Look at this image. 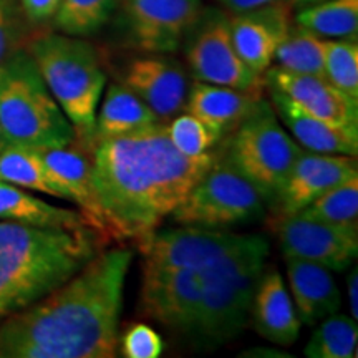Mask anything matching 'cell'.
Listing matches in <instances>:
<instances>
[{
  "label": "cell",
  "instance_id": "cell-30",
  "mask_svg": "<svg viewBox=\"0 0 358 358\" xmlns=\"http://www.w3.org/2000/svg\"><path fill=\"white\" fill-rule=\"evenodd\" d=\"M115 0H62L52 19L62 34L88 37L110 20Z\"/></svg>",
  "mask_w": 358,
  "mask_h": 358
},
{
  "label": "cell",
  "instance_id": "cell-25",
  "mask_svg": "<svg viewBox=\"0 0 358 358\" xmlns=\"http://www.w3.org/2000/svg\"><path fill=\"white\" fill-rule=\"evenodd\" d=\"M295 22L320 38L357 40L358 0H324L302 7Z\"/></svg>",
  "mask_w": 358,
  "mask_h": 358
},
{
  "label": "cell",
  "instance_id": "cell-12",
  "mask_svg": "<svg viewBox=\"0 0 358 358\" xmlns=\"http://www.w3.org/2000/svg\"><path fill=\"white\" fill-rule=\"evenodd\" d=\"M274 231L285 259H301L330 271H343L357 257L358 226H335L301 214H280Z\"/></svg>",
  "mask_w": 358,
  "mask_h": 358
},
{
  "label": "cell",
  "instance_id": "cell-13",
  "mask_svg": "<svg viewBox=\"0 0 358 358\" xmlns=\"http://www.w3.org/2000/svg\"><path fill=\"white\" fill-rule=\"evenodd\" d=\"M203 8V0H124L129 37L146 53L176 52Z\"/></svg>",
  "mask_w": 358,
  "mask_h": 358
},
{
  "label": "cell",
  "instance_id": "cell-23",
  "mask_svg": "<svg viewBox=\"0 0 358 358\" xmlns=\"http://www.w3.org/2000/svg\"><path fill=\"white\" fill-rule=\"evenodd\" d=\"M158 124L164 123H161L155 111L140 96L134 95L124 85L110 83L106 87L100 111H96L90 150L100 141L158 127Z\"/></svg>",
  "mask_w": 358,
  "mask_h": 358
},
{
  "label": "cell",
  "instance_id": "cell-16",
  "mask_svg": "<svg viewBox=\"0 0 358 358\" xmlns=\"http://www.w3.org/2000/svg\"><path fill=\"white\" fill-rule=\"evenodd\" d=\"M357 174V156L302 150L275 203L284 216L297 214L319 196Z\"/></svg>",
  "mask_w": 358,
  "mask_h": 358
},
{
  "label": "cell",
  "instance_id": "cell-4",
  "mask_svg": "<svg viewBox=\"0 0 358 358\" xmlns=\"http://www.w3.org/2000/svg\"><path fill=\"white\" fill-rule=\"evenodd\" d=\"M0 138L3 145L34 150L75 143L73 127L27 50L0 64Z\"/></svg>",
  "mask_w": 358,
  "mask_h": 358
},
{
  "label": "cell",
  "instance_id": "cell-31",
  "mask_svg": "<svg viewBox=\"0 0 358 358\" xmlns=\"http://www.w3.org/2000/svg\"><path fill=\"white\" fill-rule=\"evenodd\" d=\"M325 78L358 101V45L355 38L324 40Z\"/></svg>",
  "mask_w": 358,
  "mask_h": 358
},
{
  "label": "cell",
  "instance_id": "cell-24",
  "mask_svg": "<svg viewBox=\"0 0 358 358\" xmlns=\"http://www.w3.org/2000/svg\"><path fill=\"white\" fill-rule=\"evenodd\" d=\"M0 221L55 229H92L80 211L57 208L29 194L22 187L3 181L0 182Z\"/></svg>",
  "mask_w": 358,
  "mask_h": 358
},
{
  "label": "cell",
  "instance_id": "cell-37",
  "mask_svg": "<svg viewBox=\"0 0 358 358\" xmlns=\"http://www.w3.org/2000/svg\"><path fill=\"white\" fill-rule=\"evenodd\" d=\"M357 285H358V274L353 271L347 279V289H348V302H350V312L352 319L357 320L358 317V301H357Z\"/></svg>",
  "mask_w": 358,
  "mask_h": 358
},
{
  "label": "cell",
  "instance_id": "cell-36",
  "mask_svg": "<svg viewBox=\"0 0 358 358\" xmlns=\"http://www.w3.org/2000/svg\"><path fill=\"white\" fill-rule=\"evenodd\" d=\"M221 3L224 8L232 13H241L254 10V8H261L266 6H272V3H287L289 0H216Z\"/></svg>",
  "mask_w": 358,
  "mask_h": 358
},
{
  "label": "cell",
  "instance_id": "cell-14",
  "mask_svg": "<svg viewBox=\"0 0 358 358\" xmlns=\"http://www.w3.org/2000/svg\"><path fill=\"white\" fill-rule=\"evenodd\" d=\"M264 83L279 90L322 122L358 136V101L335 88L327 78L294 73L275 65L264 71Z\"/></svg>",
  "mask_w": 358,
  "mask_h": 358
},
{
  "label": "cell",
  "instance_id": "cell-2",
  "mask_svg": "<svg viewBox=\"0 0 358 358\" xmlns=\"http://www.w3.org/2000/svg\"><path fill=\"white\" fill-rule=\"evenodd\" d=\"M90 151L106 231L118 241H140L158 229L216 159L179 153L164 124L100 141Z\"/></svg>",
  "mask_w": 358,
  "mask_h": 358
},
{
  "label": "cell",
  "instance_id": "cell-22",
  "mask_svg": "<svg viewBox=\"0 0 358 358\" xmlns=\"http://www.w3.org/2000/svg\"><path fill=\"white\" fill-rule=\"evenodd\" d=\"M271 90V100L277 118L292 133L294 140H297L299 145L315 153L357 156L358 136L322 122L320 118L301 108L279 90Z\"/></svg>",
  "mask_w": 358,
  "mask_h": 358
},
{
  "label": "cell",
  "instance_id": "cell-10",
  "mask_svg": "<svg viewBox=\"0 0 358 358\" xmlns=\"http://www.w3.org/2000/svg\"><path fill=\"white\" fill-rule=\"evenodd\" d=\"M185 43L187 65L198 82L261 93L262 77L241 60L226 13L203 8Z\"/></svg>",
  "mask_w": 358,
  "mask_h": 358
},
{
  "label": "cell",
  "instance_id": "cell-6",
  "mask_svg": "<svg viewBox=\"0 0 358 358\" xmlns=\"http://www.w3.org/2000/svg\"><path fill=\"white\" fill-rule=\"evenodd\" d=\"M136 243L145 264L189 268L198 274L249 262H266L268 254L266 237L213 231L204 226L153 231Z\"/></svg>",
  "mask_w": 358,
  "mask_h": 358
},
{
  "label": "cell",
  "instance_id": "cell-8",
  "mask_svg": "<svg viewBox=\"0 0 358 358\" xmlns=\"http://www.w3.org/2000/svg\"><path fill=\"white\" fill-rule=\"evenodd\" d=\"M262 192L226 159H214L186 199L171 213L179 226H244L266 216Z\"/></svg>",
  "mask_w": 358,
  "mask_h": 358
},
{
  "label": "cell",
  "instance_id": "cell-11",
  "mask_svg": "<svg viewBox=\"0 0 358 358\" xmlns=\"http://www.w3.org/2000/svg\"><path fill=\"white\" fill-rule=\"evenodd\" d=\"M201 287L203 279L198 272L143 262V315L191 340L198 320Z\"/></svg>",
  "mask_w": 358,
  "mask_h": 358
},
{
  "label": "cell",
  "instance_id": "cell-38",
  "mask_svg": "<svg viewBox=\"0 0 358 358\" xmlns=\"http://www.w3.org/2000/svg\"><path fill=\"white\" fill-rule=\"evenodd\" d=\"M292 6H297V7H308V6H313V3H319V2H324V0H289Z\"/></svg>",
  "mask_w": 358,
  "mask_h": 358
},
{
  "label": "cell",
  "instance_id": "cell-32",
  "mask_svg": "<svg viewBox=\"0 0 358 358\" xmlns=\"http://www.w3.org/2000/svg\"><path fill=\"white\" fill-rule=\"evenodd\" d=\"M164 131L171 145L179 153L186 156L209 153V150L221 140L208 124L187 111H185V115H176L171 118V123L164 124Z\"/></svg>",
  "mask_w": 358,
  "mask_h": 358
},
{
  "label": "cell",
  "instance_id": "cell-19",
  "mask_svg": "<svg viewBox=\"0 0 358 358\" xmlns=\"http://www.w3.org/2000/svg\"><path fill=\"white\" fill-rule=\"evenodd\" d=\"M250 319L256 332L277 345H292L299 338L302 322L277 268L262 272L254 292Z\"/></svg>",
  "mask_w": 358,
  "mask_h": 358
},
{
  "label": "cell",
  "instance_id": "cell-28",
  "mask_svg": "<svg viewBox=\"0 0 358 358\" xmlns=\"http://www.w3.org/2000/svg\"><path fill=\"white\" fill-rule=\"evenodd\" d=\"M357 320L332 313L320 320L303 352L310 358H352L357 355Z\"/></svg>",
  "mask_w": 358,
  "mask_h": 358
},
{
  "label": "cell",
  "instance_id": "cell-15",
  "mask_svg": "<svg viewBox=\"0 0 358 358\" xmlns=\"http://www.w3.org/2000/svg\"><path fill=\"white\" fill-rule=\"evenodd\" d=\"M123 85L155 111L161 123L185 111L191 88L185 66L174 58L163 57V53H151L129 62Z\"/></svg>",
  "mask_w": 358,
  "mask_h": 358
},
{
  "label": "cell",
  "instance_id": "cell-35",
  "mask_svg": "<svg viewBox=\"0 0 358 358\" xmlns=\"http://www.w3.org/2000/svg\"><path fill=\"white\" fill-rule=\"evenodd\" d=\"M62 0H22L25 17L34 24H40L55 15Z\"/></svg>",
  "mask_w": 358,
  "mask_h": 358
},
{
  "label": "cell",
  "instance_id": "cell-21",
  "mask_svg": "<svg viewBox=\"0 0 358 358\" xmlns=\"http://www.w3.org/2000/svg\"><path fill=\"white\" fill-rule=\"evenodd\" d=\"M287 277L295 310L303 324L317 325L338 312L342 295L330 268L301 259H287Z\"/></svg>",
  "mask_w": 358,
  "mask_h": 358
},
{
  "label": "cell",
  "instance_id": "cell-20",
  "mask_svg": "<svg viewBox=\"0 0 358 358\" xmlns=\"http://www.w3.org/2000/svg\"><path fill=\"white\" fill-rule=\"evenodd\" d=\"M261 93L243 92L221 85L198 82L191 85L185 111L208 124L219 138L229 134L256 108Z\"/></svg>",
  "mask_w": 358,
  "mask_h": 358
},
{
  "label": "cell",
  "instance_id": "cell-17",
  "mask_svg": "<svg viewBox=\"0 0 358 358\" xmlns=\"http://www.w3.org/2000/svg\"><path fill=\"white\" fill-rule=\"evenodd\" d=\"M71 145L38 150L48 181L57 191L58 198L78 204L80 213L98 236H110L93 182L92 159L83 150L71 148Z\"/></svg>",
  "mask_w": 358,
  "mask_h": 358
},
{
  "label": "cell",
  "instance_id": "cell-3",
  "mask_svg": "<svg viewBox=\"0 0 358 358\" xmlns=\"http://www.w3.org/2000/svg\"><path fill=\"white\" fill-rule=\"evenodd\" d=\"M93 229L0 221V322L38 302L98 254Z\"/></svg>",
  "mask_w": 358,
  "mask_h": 358
},
{
  "label": "cell",
  "instance_id": "cell-18",
  "mask_svg": "<svg viewBox=\"0 0 358 358\" xmlns=\"http://www.w3.org/2000/svg\"><path fill=\"white\" fill-rule=\"evenodd\" d=\"M229 27L241 60L262 77L274 62L277 47L290 29L287 3H272L234 13L229 17Z\"/></svg>",
  "mask_w": 358,
  "mask_h": 358
},
{
  "label": "cell",
  "instance_id": "cell-5",
  "mask_svg": "<svg viewBox=\"0 0 358 358\" xmlns=\"http://www.w3.org/2000/svg\"><path fill=\"white\" fill-rule=\"evenodd\" d=\"M27 52L73 127L75 138L87 150L106 85V75L96 50L83 37L45 34L34 38Z\"/></svg>",
  "mask_w": 358,
  "mask_h": 358
},
{
  "label": "cell",
  "instance_id": "cell-7",
  "mask_svg": "<svg viewBox=\"0 0 358 358\" xmlns=\"http://www.w3.org/2000/svg\"><path fill=\"white\" fill-rule=\"evenodd\" d=\"M302 148L285 133L268 101L256 108L232 131L227 163L248 178L264 199L277 201Z\"/></svg>",
  "mask_w": 358,
  "mask_h": 358
},
{
  "label": "cell",
  "instance_id": "cell-29",
  "mask_svg": "<svg viewBox=\"0 0 358 358\" xmlns=\"http://www.w3.org/2000/svg\"><path fill=\"white\" fill-rule=\"evenodd\" d=\"M297 214L335 226H358V174L319 196Z\"/></svg>",
  "mask_w": 358,
  "mask_h": 358
},
{
  "label": "cell",
  "instance_id": "cell-1",
  "mask_svg": "<svg viewBox=\"0 0 358 358\" xmlns=\"http://www.w3.org/2000/svg\"><path fill=\"white\" fill-rule=\"evenodd\" d=\"M133 252H98L60 287L0 322V358H111Z\"/></svg>",
  "mask_w": 358,
  "mask_h": 358
},
{
  "label": "cell",
  "instance_id": "cell-26",
  "mask_svg": "<svg viewBox=\"0 0 358 358\" xmlns=\"http://www.w3.org/2000/svg\"><path fill=\"white\" fill-rule=\"evenodd\" d=\"M324 40L301 25H290L289 32L277 47L274 62L277 66L294 73L325 78Z\"/></svg>",
  "mask_w": 358,
  "mask_h": 358
},
{
  "label": "cell",
  "instance_id": "cell-9",
  "mask_svg": "<svg viewBox=\"0 0 358 358\" xmlns=\"http://www.w3.org/2000/svg\"><path fill=\"white\" fill-rule=\"evenodd\" d=\"M262 271L264 262H249L201 272L199 312L191 335L196 347H221L243 332Z\"/></svg>",
  "mask_w": 358,
  "mask_h": 358
},
{
  "label": "cell",
  "instance_id": "cell-27",
  "mask_svg": "<svg viewBox=\"0 0 358 358\" xmlns=\"http://www.w3.org/2000/svg\"><path fill=\"white\" fill-rule=\"evenodd\" d=\"M0 181L58 198L48 181L38 150L34 148L3 145L0 150Z\"/></svg>",
  "mask_w": 358,
  "mask_h": 358
},
{
  "label": "cell",
  "instance_id": "cell-34",
  "mask_svg": "<svg viewBox=\"0 0 358 358\" xmlns=\"http://www.w3.org/2000/svg\"><path fill=\"white\" fill-rule=\"evenodd\" d=\"M15 48V25L7 7L0 2V64L7 60Z\"/></svg>",
  "mask_w": 358,
  "mask_h": 358
},
{
  "label": "cell",
  "instance_id": "cell-33",
  "mask_svg": "<svg viewBox=\"0 0 358 358\" xmlns=\"http://www.w3.org/2000/svg\"><path fill=\"white\" fill-rule=\"evenodd\" d=\"M118 347L122 355L127 358H158L164 352L161 335L145 324L129 327L123 337L118 338Z\"/></svg>",
  "mask_w": 358,
  "mask_h": 358
}]
</instances>
